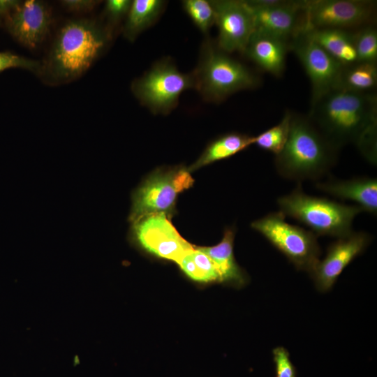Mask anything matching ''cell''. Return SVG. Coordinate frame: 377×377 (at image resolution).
<instances>
[{
	"label": "cell",
	"mask_w": 377,
	"mask_h": 377,
	"mask_svg": "<svg viewBox=\"0 0 377 377\" xmlns=\"http://www.w3.org/2000/svg\"><path fill=\"white\" fill-rule=\"evenodd\" d=\"M273 360L276 366V377H296V370L291 362L289 353L283 347L273 350Z\"/></svg>",
	"instance_id": "28"
},
{
	"label": "cell",
	"mask_w": 377,
	"mask_h": 377,
	"mask_svg": "<svg viewBox=\"0 0 377 377\" xmlns=\"http://www.w3.org/2000/svg\"><path fill=\"white\" fill-rule=\"evenodd\" d=\"M131 223V242L156 257L177 263L193 247L180 236L165 214H147Z\"/></svg>",
	"instance_id": "10"
},
{
	"label": "cell",
	"mask_w": 377,
	"mask_h": 377,
	"mask_svg": "<svg viewBox=\"0 0 377 377\" xmlns=\"http://www.w3.org/2000/svg\"><path fill=\"white\" fill-rule=\"evenodd\" d=\"M11 35L23 45L36 47L45 38L51 24L47 6L41 1L27 0L7 15Z\"/></svg>",
	"instance_id": "15"
},
{
	"label": "cell",
	"mask_w": 377,
	"mask_h": 377,
	"mask_svg": "<svg viewBox=\"0 0 377 377\" xmlns=\"http://www.w3.org/2000/svg\"><path fill=\"white\" fill-rule=\"evenodd\" d=\"M339 151L321 134L307 116L292 112L290 133L274 167L284 179L301 183L318 180L337 164Z\"/></svg>",
	"instance_id": "2"
},
{
	"label": "cell",
	"mask_w": 377,
	"mask_h": 377,
	"mask_svg": "<svg viewBox=\"0 0 377 377\" xmlns=\"http://www.w3.org/2000/svg\"><path fill=\"white\" fill-rule=\"evenodd\" d=\"M108 34L86 19L68 21L59 30L47 61V71L55 81H69L83 74L101 53Z\"/></svg>",
	"instance_id": "3"
},
{
	"label": "cell",
	"mask_w": 377,
	"mask_h": 377,
	"mask_svg": "<svg viewBox=\"0 0 377 377\" xmlns=\"http://www.w3.org/2000/svg\"><path fill=\"white\" fill-rule=\"evenodd\" d=\"M353 34L357 61L376 63L377 31L373 24L362 27Z\"/></svg>",
	"instance_id": "25"
},
{
	"label": "cell",
	"mask_w": 377,
	"mask_h": 377,
	"mask_svg": "<svg viewBox=\"0 0 377 377\" xmlns=\"http://www.w3.org/2000/svg\"><path fill=\"white\" fill-rule=\"evenodd\" d=\"M311 82V101L339 87L343 65L330 56L303 29L288 43Z\"/></svg>",
	"instance_id": "11"
},
{
	"label": "cell",
	"mask_w": 377,
	"mask_h": 377,
	"mask_svg": "<svg viewBox=\"0 0 377 377\" xmlns=\"http://www.w3.org/2000/svg\"><path fill=\"white\" fill-rule=\"evenodd\" d=\"M253 15L255 31L289 43L302 24L300 1H246Z\"/></svg>",
	"instance_id": "13"
},
{
	"label": "cell",
	"mask_w": 377,
	"mask_h": 377,
	"mask_svg": "<svg viewBox=\"0 0 377 377\" xmlns=\"http://www.w3.org/2000/svg\"><path fill=\"white\" fill-rule=\"evenodd\" d=\"M292 112L286 110L276 125L254 136L253 145L274 155L283 149L288 138Z\"/></svg>",
	"instance_id": "24"
},
{
	"label": "cell",
	"mask_w": 377,
	"mask_h": 377,
	"mask_svg": "<svg viewBox=\"0 0 377 377\" xmlns=\"http://www.w3.org/2000/svg\"><path fill=\"white\" fill-rule=\"evenodd\" d=\"M300 9L302 28L348 30L372 24L376 3L368 0H306L300 1Z\"/></svg>",
	"instance_id": "9"
},
{
	"label": "cell",
	"mask_w": 377,
	"mask_h": 377,
	"mask_svg": "<svg viewBox=\"0 0 377 377\" xmlns=\"http://www.w3.org/2000/svg\"><path fill=\"white\" fill-rule=\"evenodd\" d=\"M10 68H22L38 73L41 71L38 61L11 52H0V72Z\"/></svg>",
	"instance_id": "27"
},
{
	"label": "cell",
	"mask_w": 377,
	"mask_h": 377,
	"mask_svg": "<svg viewBox=\"0 0 377 377\" xmlns=\"http://www.w3.org/2000/svg\"><path fill=\"white\" fill-rule=\"evenodd\" d=\"M316 188L334 198L351 200L363 212L377 214V179L357 177L349 179L330 178L318 182Z\"/></svg>",
	"instance_id": "16"
},
{
	"label": "cell",
	"mask_w": 377,
	"mask_h": 377,
	"mask_svg": "<svg viewBox=\"0 0 377 377\" xmlns=\"http://www.w3.org/2000/svg\"><path fill=\"white\" fill-rule=\"evenodd\" d=\"M193 182L188 168L184 166L156 170L133 191L128 221L160 213L171 219L178 195L192 186Z\"/></svg>",
	"instance_id": "6"
},
{
	"label": "cell",
	"mask_w": 377,
	"mask_h": 377,
	"mask_svg": "<svg viewBox=\"0 0 377 377\" xmlns=\"http://www.w3.org/2000/svg\"><path fill=\"white\" fill-rule=\"evenodd\" d=\"M280 211L269 213L251 223L273 246L299 270L311 274L319 262L320 248L310 230L286 221Z\"/></svg>",
	"instance_id": "7"
},
{
	"label": "cell",
	"mask_w": 377,
	"mask_h": 377,
	"mask_svg": "<svg viewBox=\"0 0 377 377\" xmlns=\"http://www.w3.org/2000/svg\"><path fill=\"white\" fill-rule=\"evenodd\" d=\"M279 211L305 225L318 236L341 237L353 231V222L362 209L326 198L311 196L302 189L301 183L290 193L277 198Z\"/></svg>",
	"instance_id": "4"
},
{
	"label": "cell",
	"mask_w": 377,
	"mask_h": 377,
	"mask_svg": "<svg viewBox=\"0 0 377 377\" xmlns=\"http://www.w3.org/2000/svg\"><path fill=\"white\" fill-rule=\"evenodd\" d=\"M254 136L232 132L224 134L209 143L197 161L188 168L189 172L223 160L253 145Z\"/></svg>",
	"instance_id": "20"
},
{
	"label": "cell",
	"mask_w": 377,
	"mask_h": 377,
	"mask_svg": "<svg viewBox=\"0 0 377 377\" xmlns=\"http://www.w3.org/2000/svg\"><path fill=\"white\" fill-rule=\"evenodd\" d=\"M131 3V0H108L105 3V13L110 21L116 22L127 15Z\"/></svg>",
	"instance_id": "29"
},
{
	"label": "cell",
	"mask_w": 377,
	"mask_h": 377,
	"mask_svg": "<svg viewBox=\"0 0 377 377\" xmlns=\"http://www.w3.org/2000/svg\"><path fill=\"white\" fill-rule=\"evenodd\" d=\"M288 50V41L255 31L244 54L267 73L280 77L285 70Z\"/></svg>",
	"instance_id": "17"
},
{
	"label": "cell",
	"mask_w": 377,
	"mask_h": 377,
	"mask_svg": "<svg viewBox=\"0 0 377 377\" xmlns=\"http://www.w3.org/2000/svg\"><path fill=\"white\" fill-rule=\"evenodd\" d=\"M371 240L369 234L353 230L331 244L324 259L319 260L310 274L317 289L321 292L330 290L343 270L364 251Z\"/></svg>",
	"instance_id": "14"
},
{
	"label": "cell",
	"mask_w": 377,
	"mask_h": 377,
	"mask_svg": "<svg viewBox=\"0 0 377 377\" xmlns=\"http://www.w3.org/2000/svg\"><path fill=\"white\" fill-rule=\"evenodd\" d=\"M376 84V63L357 61L343 66L338 88L360 93H373Z\"/></svg>",
	"instance_id": "22"
},
{
	"label": "cell",
	"mask_w": 377,
	"mask_h": 377,
	"mask_svg": "<svg viewBox=\"0 0 377 377\" xmlns=\"http://www.w3.org/2000/svg\"><path fill=\"white\" fill-rule=\"evenodd\" d=\"M305 31L323 50L343 66L357 61L353 34L338 29H309Z\"/></svg>",
	"instance_id": "19"
},
{
	"label": "cell",
	"mask_w": 377,
	"mask_h": 377,
	"mask_svg": "<svg viewBox=\"0 0 377 377\" xmlns=\"http://www.w3.org/2000/svg\"></svg>",
	"instance_id": "32"
},
{
	"label": "cell",
	"mask_w": 377,
	"mask_h": 377,
	"mask_svg": "<svg viewBox=\"0 0 377 377\" xmlns=\"http://www.w3.org/2000/svg\"><path fill=\"white\" fill-rule=\"evenodd\" d=\"M182 271L192 280L200 283L221 281L212 260L197 246L193 247L177 263Z\"/></svg>",
	"instance_id": "23"
},
{
	"label": "cell",
	"mask_w": 377,
	"mask_h": 377,
	"mask_svg": "<svg viewBox=\"0 0 377 377\" xmlns=\"http://www.w3.org/2000/svg\"><path fill=\"white\" fill-rule=\"evenodd\" d=\"M165 2L160 0H134L126 15L124 36L133 41L152 25L164 10Z\"/></svg>",
	"instance_id": "21"
},
{
	"label": "cell",
	"mask_w": 377,
	"mask_h": 377,
	"mask_svg": "<svg viewBox=\"0 0 377 377\" xmlns=\"http://www.w3.org/2000/svg\"><path fill=\"white\" fill-rule=\"evenodd\" d=\"M326 140L339 150L355 145L364 157L376 165L377 96L334 89L311 101L307 116Z\"/></svg>",
	"instance_id": "1"
},
{
	"label": "cell",
	"mask_w": 377,
	"mask_h": 377,
	"mask_svg": "<svg viewBox=\"0 0 377 377\" xmlns=\"http://www.w3.org/2000/svg\"><path fill=\"white\" fill-rule=\"evenodd\" d=\"M195 89L208 101L221 102L237 91L256 88L260 79L242 63L207 40L193 72Z\"/></svg>",
	"instance_id": "5"
},
{
	"label": "cell",
	"mask_w": 377,
	"mask_h": 377,
	"mask_svg": "<svg viewBox=\"0 0 377 377\" xmlns=\"http://www.w3.org/2000/svg\"><path fill=\"white\" fill-rule=\"evenodd\" d=\"M22 1L16 0H0V17L6 16L15 10Z\"/></svg>",
	"instance_id": "31"
},
{
	"label": "cell",
	"mask_w": 377,
	"mask_h": 377,
	"mask_svg": "<svg viewBox=\"0 0 377 377\" xmlns=\"http://www.w3.org/2000/svg\"><path fill=\"white\" fill-rule=\"evenodd\" d=\"M191 88H195L193 73H181L168 59L156 63L131 85L141 104L154 114H162L170 112L177 106L180 94Z\"/></svg>",
	"instance_id": "8"
},
{
	"label": "cell",
	"mask_w": 377,
	"mask_h": 377,
	"mask_svg": "<svg viewBox=\"0 0 377 377\" xmlns=\"http://www.w3.org/2000/svg\"><path fill=\"white\" fill-rule=\"evenodd\" d=\"M219 30L218 47L226 53H244L255 31L252 13L246 1H211Z\"/></svg>",
	"instance_id": "12"
},
{
	"label": "cell",
	"mask_w": 377,
	"mask_h": 377,
	"mask_svg": "<svg viewBox=\"0 0 377 377\" xmlns=\"http://www.w3.org/2000/svg\"><path fill=\"white\" fill-rule=\"evenodd\" d=\"M235 228L227 227L221 241L213 246H197L213 262L221 281L241 286L247 279L245 272L237 265L234 253Z\"/></svg>",
	"instance_id": "18"
},
{
	"label": "cell",
	"mask_w": 377,
	"mask_h": 377,
	"mask_svg": "<svg viewBox=\"0 0 377 377\" xmlns=\"http://www.w3.org/2000/svg\"><path fill=\"white\" fill-rule=\"evenodd\" d=\"M183 9L193 24L203 33H207L215 24V13L211 1L186 0Z\"/></svg>",
	"instance_id": "26"
},
{
	"label": "cell",
	"mask_w": 377,
	"mask_h": 377,
	"mask_svg": "<svg viewBox=\"0 0 377 377\" xmlns=\"http://www.w3.org/2000/svg\"><path fill=\"white\" fill-rule=\"evenodd\" d=\"M61 3L68 10L83 12L93 9L97 1L91 0H64L61 1Z\"/></svg>",
	"instance_id": "30"
}]
</instances>
